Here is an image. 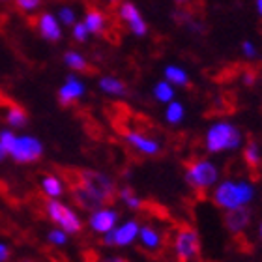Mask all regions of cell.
<instances>
[{
  "label": "cell",
  "mask_w": 262,
  "mask_h": 262,
  "mask_svg": "<svg viewBox=\"0 0 262 262\" xmlns=\"http://www.w3.org/2000/svg\"><path fill=\"white\" fill-rule=\"evenodd\" d=\"M212 196L215 206L232 210V208L247 206L255 196V187L246 180H223L221 184H215Z\"/></svg>",
  "instance_id": "obj_1"
},
{
  "label": "cell",
  "mask_w": 262,
  "mask_h": 262,
  "mask_svg": "<svg viewBox=\"0 0 262 262\" xmlns=\"http://www.w3.org/2000/svg\"><path fill=\"white\" fill-rule=\"evenodd\" d=\"M242 131L230 124V122H215L208 127L206 137H204V148L210 154H221L238 150L242 146Z\"/></svg>",
  "instance_id": "obj_2"
},
{
  "label": "cell",
  "mask_w": 262,
  "mask_h": 262,
  "mask_svg": "<svg viewBox=\"0 0 262 262\" xmlns=\"http://www.w3.org/2000/svg\"><path fill=\"white\" fill-rule=\"evenodd\" d=\"M45 215L49 217V221L55 225L56 229H62L66 234L77 236L82 232V219L81 215L68 204V202L60 201V199H47L45 202Z\"/></svg>",
  "instance_id": "obj_3"
},
{
  "label": "cell",
  "mask_w": 262,
  "mask_h": 262,
  "mask_svg": "<svg viewBox=\"0 0 262 262\" xmlns=\"http://www.w3.org/2000/svg\"><path fill=\"white\" fill-rule=\"evenodd\" d=\"M77 182L84 186L88 191H92L94 195L101 199L105 204H109L116 199V182L111 178L109 174H105L101 170H94V169H82L79 170V176H77Z\"/></svg>",
  "instance_id": "obj_4"
},
{
  "label": "cell",
  "mask_w": 262,
  "mask_h": 262,
  "mask_svg": "<svg viewBox=\"0 0 262 262\" xmlns=\"http://www.w3.org/2000/svg\"><path fill=\"white\" fill-rule=\"evenodd\" d=\"M43 154L45 146L38 137L23 133V135H15V141L8 150V158H11V161H15L17 165H32L38 163L43 158Z\"/></svg>",
  "instance_id": "obj_5"
},
{
  "label": "cell",
  "mask_w": 262,
  "mask_h": 262,
  "mask_svg": "<svg viewBox=\"0 0 262 262\" xmlns=\"http://www.w3.org/2000/svg\"><path fill=\"white\" fill-rule=\"evenodd\" d=\"M186 182L196 191H208L219 182V169L208 159H195L186 167Z\"/></svg>",
  "instance_id": "obj_6"
},
{
  "label": "cell",
  "mask_w": 262,
  "mask_h": 262,
  "mask_svg": "<svg viewBox=\"0 0 262 262\" xmlns=\"http://www.w3.org/2000/svg\"><path fill=\"white\" fill-rule=\"evenodd\" d=\"M201 251L199 232L191 227H180L174 238V255L178 262H191Z\"/></svg>",
  "instance_id": "obj_7"
},
{
  "label": "cell",
  "mask_w": 262,
  "mask_h": 262,
  "mask_svg": "<svg viewBox=\"0 0 262 262\" xmlns=\"http://www.w3.org/2000/svg\"><path fill=\"white\" fill-rule=\"evenodd\" d=\"M141 223L137 219H126L124 223H118L115 229L103 234V246L105 247H127L133 246L139 236Z\"/></svg>",
  "instance_id": "obj_8"
},
{
  "label": "cell",
  "mask_w": 262,
  "mask_h": 262,
  "mask_svg": "<svg viewBox=\"0 0 262 262\" xmlns=\"http://www.w3.org/2000/svg\"><path fill=\"white\" fill-rule=\"evenodd\" d=\"M118 221H120V213H118V210H115V208H111L105 204V206L98 208V210L88 212L86 225L94 234L103 236L115 229L116 225H118Z\"/></svg>",
  "instance_id": "obj_9"
},
{
  "label": "cell",
  "mask_w": 262,
  "mask_h": 262,
  "mask_svg": "<svg viewBox=\"0 0 262 262\" xmlns=\"http://www.w3.org/2000/svg\"><path fill=\"white\" fill-rule=\"evenodd\" d=\"M84 94H86V84L75 73H70V75L66 77L64 84L58 88L56 98H58V103L62 107H70V105L77 103L79 99L84 98Z\"/></svg>",
  "instance_id": "obj_10"
},
{
  "label": "cell",
  "mask_w": 262,
  "mask_h": 262,
  "mask_svg": "<svg viewBox=\"0 0 262 262\" xmlns=\"http://www.w3.org/2000/svg\"><path fill=\"white\" fill-rule=\"evenodd\" d=\"M124 141L135 152L142 154V156H148V158H154V156H158L161 152V142L152 139V137L144 135V133H139V131H126Z\"/></svg>",
  "instance_id": "obj_11"
},
{
  "label": "cell",
  "mask_w": 262,
  "mask_h": 262,
  "mask_svg": "<svg viewBox=\"0 0 262 262\" xmlns=\"http://www.w3.org/2000/svg\"><path fill=\"white\" fill-rule=\"evenodd\" d=\"M118 17H120V21L126 23L127 27H129V30L135 34V36H139V38L146 36V32H148L146 23H144V19L141 17L139 10H137L131 2H122V4L118 6Z\"/></svg>",
  "instance_id": "obj_12"
},
{
  "label": "cell",
  "mask_w": 262,
  "mask_h": 262,
  "mask_svg": "<svg viewBox=\"0 0 262 262\" xmlns=\"http://www.w3.org/2000/svg\"><path fill=\"white\" fill-rule=\"evenodd\" d=\"M34 27L38 28L39 36L51 43H56L62 39V28L60 23L55 15L51 13H41V15L34 17Z\"/></svg>",
  "instance_id": "obj_13"
},
{
  "label": "cell",
  "mask_w": 262,
  "mask_h": 262,
  "mask_svg": "<svg viewBox=\"0 0 262 262\" xmlns=\"http://www.w3.org/2000/svg\"><path fill=\"white\" fill-rule=\"evenodd\" d=\"M71 199H73V202H75L81 210H84V212H92V210H98V208L105 206V202L101 201V199H98L92 191H88L86 187L81 186L79 182H75V184L71 186Z\"/></svg>",
  "instance_id": "obj_14"
},
{
  "label": "cell",
  "mask_w": 262,
  "mask_h": 262,
  "mask_svg": "<svg viewBox=\"0 0 262 262\" xmlns=\"http://www.w3.org/2000/svg\"><path fill=\"white\" fill-rule=\"evenodd\" d=\"M249 221H251V212L246 206L232 208V210H227V213H225V227L232 234L244 232L249 227Z\"/></svg>",
  "instance_id": "obj_15"
},
{
  "label": "cell",
  "mask_w": 262,
  "mask_h": 262,
  "mask_svg": "<svg viewBox=\"0 0 262 262\" xmlns=\"http://www.w3.org/2000/svg\"><path fill=\"white\" fill-rule=\"evenodd\" d=\"M137 240L142 249H146L148 253H158L163 246V234L152 225H141Z\"/></svg>",
  "instance_id": "obj_16"
},
{
  "label": "cell",
  "mask_w": 262,
  "mask_h": 262,
  "mask_svg": "<svg viewBox=\"0 0 262 262\" xmlns=\"http://www.w3.org/2000/svg\"><path fill=\"white\" fill-rule=\"evenodd\" d=\"M82 23H84L88 34L101 36V34L107 32V15H105L99 8H96V6H92V4H88L86 15H84V21Z\"/></svg>",
  "instance_id": "obj_17"
},
{
  "label": "cell",
  "mask_w": 262,
  "mask_h": 262,
  "mask_svg": "<svg viewBox=\"0 0 262 262\" xmlns=\"http://www.w3.org/2000/svg\"><path fill=\"white\" fill-rule=\"evenodd\" d=\"M2 118L6 120L10 129H25L28 126V113L17 103H6Z\"/></svg>",
  "instance_id": "obj_18"
},
{
  "label": "cell",
  "mask_w": 262,
  "mask_h": 262,
  "mask_svg": "<svg viewBox=\"0 0 262 262\" xmlns=\"http://www.w3.org/2000/svg\"><path fill=\"white\" fill-rule=\"evenodd\" d=\"M39 189L47 199H62L66 193V184L56 174H43L39 180Z\"/></svg>",
  "instance_id": "obj_19"
},
{
  "label": "cell",
  "mask_w": 262,
  "mask_h": 262,
  "mask_svg": "<svg viewBox=\"0 0 262 262\" xmlns=\"http://www.w3.org/2000/svg\"><path fill=\"white\" fill-rule=\"evenodd\" d=\"M98 86L101 92L107 94V96H113V98H126L127 96L126 82L120 81V79H116V77H113V75L101 77L98 81Z\"/></svg>",
  "instance_id": "obj_20"
},
{
  "label": "cell",
  "mask_w": 262,
  "mask_h": 262,
  "mask_svg": "<svg viewBox=\"0 0 262 262\" xmlns=\"http://www.w3.org/2000/svg\"><path fill=\"white\" fill-rule=\"evenodd\" d=\"M64 64L70 68L71 71H77V73H86L90 70V64L84 58V55L77 53V51H68L64 53Z\"/></svg>",
  "instance_id": "obj_21"
},
{
  "label": "cell",
  "mask_w": 262,
  "mask_h": 262,
  "mask_svg": "<svg viewBox=\"0 0 262 262\" xmlns=\"http://www.w3.org/2000/svg\"><path fill=\"white\" fill-rule=\"evenodd\" d=\"M186 118V107L180 103V101H169L167 103V109H165V120L169 122L170 126H178L182 124Z\"/></svg>",
  "instance_id": "obj_22"
},
{
  "label": "cell",
  "mask_w": 262,
  "mask_h": 262,
  "mask_svg": "<svg viewBox=\"0 0 262 262\" xmlns=\"http://www.w3.org/2000/svg\"><path fill=\"white\" fill-rule=\"evenodd\" d=\"M165 81L170 82L172 86H187L189 84V77L178 66H167L165 68Z\"/></svg>",
  "instance_id": "obj_23"
},
{
  "label": "cell",
  "mask_w": 262,
  "mask_h": 262,
  "mask_svg": "<svg viewBox=\"0 0 262 262\" xmlns=\"http://www.w3.org/2000/svg\"><path fill=\"white\" fill-rule=\"evenodd\" d=\"M116 196H118V199H120V201L124 202L129 210H141L142 208V199L137 195L131 187H127V186L120 187V189L116 191Z\"/></svg>",
  "instance_id": "obj_24"
},
{
  "label": "cell",
  "mask_w": 262,
  "mask_h": 262,
  "mask_svg": "<svg viewBox=\"0 0 262 262\" xmlns=\"http://www.w3.org/2000/svg\"><path fill=\"white\" fill-rule=\"evenodd\" d=\"M152 94H154V98H156V101H159V103H169V101L174 99V88L167 81L156 82Z\"/></svg>",
  "instance_id": "obj_25"
},
{
  "label": "cell",
  "mask_w": 262,
  "mask_h": 262,
  "mask_svg": "<svg viewBox=\"0 0 262 262\" xmlns=\"http://www.w3.org/2000/svg\"><path fill=\"white\" fill-rule=\"evenodd\" d=\"M244 159H246V163L251 169H257L258 165H260V148H258L257 141L249 139V142L246 144V150H244Z\"/></svg>",
  "instance_id": "obj_26"
},
{
  "label": "cell",
  "mask_w": 262,
  "mask_h": 262,
  "mask_svg": "<svg viewBox=\"0 0 262 262\" xmlns=\"http://www.w3.org/2000/svg\"><path fill=\"white\" fill-rule=\"evenodd\" d=\"M45 238H47V242H49L51 246L55 247H64L68 242H70V234H66L62 229H51L47 234H45Z\"/></svg>",
  "instance_id": "obj_27"
},
{
  "label": "cell",
  "mask_w": 262,
  "mask_h": 262,
  "mask_svg": "<svg viewBox=\"0 0 262 262\" xmlns=\"http://www.w3.org/2000/svg\"><path fill=\"white\" fill-rule=\"evenodd\" d=\"M43 0H15V8L23 13H32L41 6Z\"/></svg>",
  "instance_id": "obj_28"
},
{
  "label": "cell",
  "mask_w": 262,
  "mask_h": 262,
  "mask_svg": "<svg viewBox=\"0 0 262 262\" xmlns=\"http://www.w3.org/2000/svg\"><path fill=\"white\" fill-rule=\"evenodd\" d=\"M58 19H60V23H64L66 27H73L75 25V11L71 10V8H68V6H64V8H60V11H58Z\"/></svg>",
  "instance_id": "obj_29"
},
{
  "label": "cell",
  "mask_w": 262,
  "mask_h": 262,
  "mask_svg": "<svg viewBox=\"0 0 262 262\" xmlns=\"http://www.w3.org/2000/svg\"><path fill=\"white\" fill-rule=\"evenodd\" d=\"M88 30H86V27H84V23H75L73 25V39L75 41H79V43H84L88 39Z\"/></svg>",
  "instance_id": "obj_30"
},
{
  "label": "cell",
  "mask_w": 262,
  "mask_h": 262,
  "mask_svg": "<svg viewBox=\"0 0 262 262\" xmlns=\"http://www.w3.org/2000/svg\"><path fill=\"white\" fill-rule=\"evenodd\" d=\"M11 258V249L6 242H0V262H10Z\"/></svg>",
  "instance_id": "obj_31"
},
{
  "label": "cell",
  "mask_w": 262,
  "mask_h": 262,
  "mask_svg": "<svg viewBox=\"0 0 262 262\" xmlns=\"http://www.w3.org/2000/svg\"><path fill=\"white\" fill-rule=\"evenodd\" d=\"M242 51H244V55H246L247 58H255V56H257V49H255V45H253L251 41H244V43H242Z\"/></svg>",
  "instance_id": "obj_32"
},
{
  "label": "cell",
  "mask_w": 262,
  "mask_h": 262,
  "mask_svg": "<svg viewBox=\"0 0 262 262\" xmlns=\"http://www.w3.org/2000/svg\"><path fill=\"white\" fill-rule=\"evenodd\" d=\"M6 158H8V154H6V150L2 148V144H0V163H4Z\"/></svg>",
  "instance_id": "obj_33"
},
{
  "label": "cell",
  "mask_w": 262,
  "mask_h": 262,
  "mask_svg": "<svg viewBox=\"0 0 262 262\" xmlns=\"http://www.w3.org/2000/svg\"><path fill=\"white\" fill-rule=\"evenodd\" d=\"M103 262H127V260H124L122 257H109V258H105Z\"/></svg>",
  "instance_id": "obj_34"
},
{
  "label": "cell",
  "mask_w": 262,
  "mask_h": 262,
  "mask_svg": "<svg viewBox=\"0 0 262 262\" xmlns=\"http://www.w3.org/2000/svg\"><path fill=\"white\" fill-rule=\"evenodd\" d=\"M107 2H109L111 8H116V6H120V4H122V0H107Z\"/></svg>",
  "instance_id": "obj_35"
},
{
  "label": "cell",
  "mask_w": 262,
  "mask_h": 262,
  "mask_svg": "<svg viewBox=\"0 0 262 262\" xmlns=\"http://www.w3.org/2000/svg\"><path fill=\"white\" fill-rule=\"evenodd\" d=\"M257 8H258V13L262 15V0H257Z\"/></svg>",
  "instance_id": "obj_36"
},
{
  "label": "cell",
  "mask_w": 262,
  "mask_h": 262,
  "mask_svg": "<svg viewBox=\"0 0 262 262\" xmlns=\"http://www.w3.org/2000/svg\"><path fill=\"white\" fill-rule=\"evenodd\" d=\"M19 262H36V260H32V258H23V260H19Z\"/></svg>",
  "instance_id": "obj_37"
},
{
  "label": "cell",
  "mask_w": 262,
  "mask_h": 262,
  "mask_svg": "<svg viewBox=\"0 0 262 262\" xmlns=\"http://www.w3.org/2000/svg\"><path fill=\"white\" fill-rule=\"evenodd\" d=\"M258 232H260V238H262V223H260V229H258Z\"/></svg>",
  "instance_id": "obj_38"
},
{
  "label": "cell",
  "mask_w": 262,
  "mask_h": 262,
  "mask_svg": "<svg viewBox=\"0 0 262 262\" xmlns=\"http://www.w3.org/2000/svg\"><path fill=\"white\" fill-rule=\"evenodd\" d=\"M0 2H8V0H0Z\"/></svg>",
  "instance_id": "obj_39"
}]
</instances>
